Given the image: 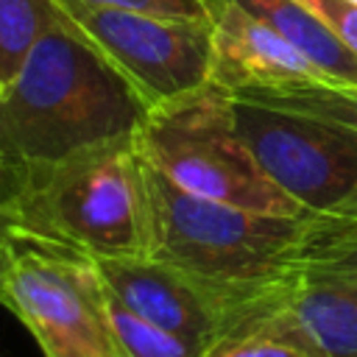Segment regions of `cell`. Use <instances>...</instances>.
Returning <instances> with one entry per match:
<instances>
[{
    "mask_svg": "<svg viewBox=\"0 0 357 357\" xmlns=\"http://www.w3.org/2000/svg\"><path fill=\"white\" fill-rule=\"evenodd\" d=\"M20 229L95 259L137 257L151 245L145 159L137 137L75 151L14 184Z\"/></svg>",
    "mask_w": 357,
    "mask_h": 357,
    "instance_id": "2",
    "label": "cell"
},
{
    "mask_svg": "<svg viewBox=\"0 0 357 357\" xmlns=\"http://www.w3.org/2000/svg\"><path fill=\"white\" fill-rule=\"evenodd\" d=\"M137 148L151 167L192 195L265 215H307L257 165L234 126L231 98L212 81L148 109Z\"/></svg>",
    "mask_w": 357,
    "mask_h": 357,
    "instance_id": "4",
    "label": "cell"
},
{
    "mask_svg": "<svg viewBox=\"0 0 357 357\" xmlns=\"http://www.w3.org/2000/svg\"><path fill=\"white\" fill-rule=\"evenodd\" d=\"M145 114V100L61 11L0 92V162L11 192L22 176L75 151L137 137Z\"/></svg>",
    "mask_w": 357,
    "mask_h": 357,
    "instance_id": "1",
    "label": "cell"
},
{
    "mask_svg": "<svg viewBox=\"0 0 357 357\" xmlns=\"http://www.w3.org/2000/svg\"><path fill=\"white\" fill-rule=\"evenodd\" d=\"M56 3L148 109L209 84L212 25L206 14L167 17L89 0Z\"/></svg>",
    "mask_w": 357,
    "mask_h": 357,
    "instance_id": "7",
    "label": "cell"
},
{
    "mask_svg": "<svg viewBox=\"0 0 357 357\" xmlns=\"http://www.w3.org/2000/svg\"><path fill=\"white\" fill-rule=\"evenodd\" d=\"M287 282L254 293L201 357H329L287 307Z\"/></svg>",
    "mask_w": 357,
    "mask_h": 357,
    "instance_id": "10",
    "label": "cell"
},
{
    "mask_svg": "<svg viewBox=\"0 0 357 357\" xmlns=\"http://www.w3.org/2000/svg\"><path fill=\"white\" fill-rule=\"evenodd\" d=\"M284 301L329 357H357V279L296 273Z\"/></svg>",
    "mask_w": 357,
    "mask_h": 357,
    "instance_id": "11",
    "label": "cell"
},
{
    "mask_svg": "<svg viewBox=\"0 0 357 357\" xmlns=\"http://www.w3.org/2000/svg\"><path fill=\"white\" fill-rule=\"evenodd\" d=\"M332 212H346V215H357V184H354V190L346 195V201L337 206V209H332Z\"/></svg>",
    "mask_w": 357,
    "mask_h": 357,
    "instance_id": "18",
    "label": "cell"
},
{
    "mask_svg": "<svg viewBox=\"0 0 357 357\" xmlns=\"http://www.w3.org/2000/svg\"><path fill=\"white\" fill-rule=\"evenodd\" d=\"M106 315H109V329L120 357H201L195 346L151 324L148 318L126 307L112 293L106 296Z\"/></svg>",
    "mask_w": 357,
    "mask_h": 357,
    "instance_id": "15",
    "label": "cell"
},
{
    "mask_svg": "<svg viewBox=\"0 0 357 357\" xmlns=\"http://www.w3.org/2000/svg\"><path fill=\"white\" fill-rule=\"evenodd\" d=\"M17 234H20V220L14 215V206L0 201V296H3V279H6V271L11 262Z\"/></svg>",
    "mask_w": 357,
    "mask_h": 357,
    "instance_id": "17",
    "label": "cell"
},
{
    "mask_svg": "<svg viewBox=\"0 0 357 357\" xmlns=\"http://www.w3.org/2000/svg\"><path fill=\"white\" fill-rule=\"evenodd\" d=\"M56 0H0V92L14 81L31 47L59 22Z\"/></svg>",
    "mask_w": 357,
    "mask_h": 357,
    "instance_id": "14",
    "label": "cell"
},
{
    "mask_svg": "<svg viewBox=\"0 0 357 357\" xmlns=\"http://www.w3.org/2000/svg\"><path fill=\"white\" fill-rule=\"evenodd\" d=\"M351 53H357V0H301Z\"/></svg>",
    "mask_w": 357,
    "mask_h": 357,
    "instance_id": "16",
    "label": "cell"
},
{
    "mask_svg": "<svg viewBox=\"0 0 357 357\" xmlns=\"http://www.w3.org/2000/svg\"><path fill=\"white\" fill-rule=\"evenodd\" d=\"M0 201L11 204V187H8V178H6V170H3V162H0Z\"/></svg>",
    "mask_w": 357,
    "mask_h": 357,
    "instance_id": "19",
    "label": "cell"
},
{
    "mask_svg": "<svg viewBox=\"0 0 357 357\" xmlns=\"http://www.w3.org/2000/svg\"><path fill=\"white\" fill-rule=\"evenodd\" d=\"M95 257L20 229L0 304L31 332L45 357H120Z\"/></svg>",
    "mask_w": 357,
    "mask_h": 357,
    "instance_id": "5",
    "label": "cell"
},
{
    "mask_svg": "<svg viewBox=\"0 0 357 357\" xmlns=\"http://www.w3.org/2000/svg\"><path fill=\"white\" fill-rule=\"evenodd\" d=\"M151 245L148 254L206 282L257 290L296 276L304 218L265 215L209 201L176 187L145 162Z\"/></svg>",
    "mask_w": 357,
    "mask_h": 357,
    "instance_id": "3",
    "label": "cell"
},
{
    "mask_svg": "<svg viewBox=\"0 0 357 357\" xmlns=\"http://www.w3.org/2000/svg\"><path fill=\"white\" fill-rule=\"evenodd\" d=\"M234 126L265 176L307 215L337 209L357 184V126L234 100Z\"/></svg>",
    "mask_w": 357,
    "mask_h": 357,
    "instance_id": "8",
    "label": "cell"
},
{
    "mask_svg": "<svg viewBox=\"0 0 357 357\" xmlns=\"http://www.w3.org/2000/svg\"><path fill=\"white\" fill-rule=\"evenodd\" d=\"M212 25L209 81L229 98L357 126V89L329 78L234 0H198Z\"/></svg>",
    "mask_w": 357,
    "mask_h": 357,
    "instance_id": "6",
    "label": "cell"
},
{
    "mask_svg": "<svg viewBox=\"0 0 357 357\" xmlns=\"http://www.w3.org/2000/svg\"><path fill=\"white\" fill-rule=\"evenodd\" d=\"M296 273L357 279V215L321 212L304 220Z\"/></svg>",
    "mask_w": 357,
    "mask_h": 357,
    "instance_id": "13",
    "label": "cell"
},
{
    "mask_svg": "<svg viewBox=\"0 0 357 357\" xmlns=\"http://www.w3.org/2000/svg\"><path fill=\"white\" fill-rule=\"evenodd\" d=\"M95 262L106 290L114 298H120L151 324L178 335L201 354L240 312V307L254 293L265 290L223 287L151 254L103 257Z\"/></svg>",
    "mask_w": 357,
    "mask_h": 357,
    "instance_id": "9",
    "label": "cell"
},
{
    "mask_svg": "<svg viewBox=\"0 0 357 357\" xmlns=\"http://www.w3.org/2000/svg\"><path fill=\"white\" fill-rule=\"evenodd\" d=\"M273 33L301 50L329 78L357 89V53H351L301 0H234Z\"/></svg>",
    "mask_w": 357,
    "mask_h": 357,
    "instance_id": "12",
    "label": "cell"
}]
</instances>
